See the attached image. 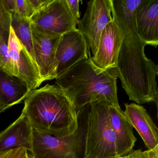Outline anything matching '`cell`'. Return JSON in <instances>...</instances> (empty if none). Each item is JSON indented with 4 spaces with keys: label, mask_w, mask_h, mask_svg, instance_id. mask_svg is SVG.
Here are the masks:
<instances>
[{
    "label": "cell",
    "mask_w": 158,
    "mask_h": 158,
    "mask_svg": "<svg viewBox=\"0 0 158 158\" xmlns=\"http://www.w3.org/2000/svg\"><path fill=\"white\" fill-rule=\"evenodd\" d=\"M118 24L124 38L115 68L117 77L130 100L139 105L154 102L158 106V66L146 56L147 45L137 35L135 23Z\"/></svg>",
    "instance_id": "obj_1"
},
{
    "label": "cell",
    "mask_w": 158,
    "mask_h": 158,
    "mask_svg": "<svg viewBox=\"0 0 158 158\" xmlns=\"http://www.w3.org/2000/svg\"><path fill=\"white\" fill-rule=\"evenodd\" d=\"M33 129L59 137L78 130V114L72 102L57 85L47 84L31 90L23 110Z\"/></svg>",
    "instance_id": "obj_2"
},
{
    "label": "cell",
    "mask_w": 158,
    "mask_h": 158,
    "mask_svg": "<svg viewBox=\"0 0 158 158\" xmlns=\"http://www.w3.org/2000/svg\"><path fill=\"white\" fill-rule=\"evenodd\" d=\"M115 69L101 70L89 59L79 62L56 77V84L77 113L92 102H106L119 108Z\"/></svg>",
    "instance_id": "obj_3"
},
{
    "label": "cell",
    "mask_w": 158,
    "mask_h": 158,
    "mask_svg": "<svg viewBox=\"0 0 158 158\" xmlns=\"http://www.w3.org/2000/svg\"><path fill=\"white\" fill-rule=\"evenodd\" d=\"M106 102L88 105L86 127L84 140V158H116V139L109 120Z\"/></svg>",
    "instance_id": "obj_4"
},
{
    "label": "cell",
    "mask_w": 158,
    "mask_h": 158,
    "mask_svg": "<svg viewBox=\"0 0 158 158\" xmlns=\"http://www.w3.org/2000/svg\"><path fill=\"white\" fill-rule=\"evenodd\" d=\"M84 140L78 130L65 137L33 130L32 158H83Z\"/></svg>",
    "instance_id": "obj_5"
},
{
    "label": "cell",
    "mask_w": 158,
    "mask_h": 158,
    "mask_svg": "<svg viewBox=\"0 0 158 158\" xmlns=\"http://www.w3.org/2000/svg\"><path fill=\"white\" fill-rule=\"evenodd\" d=\"M31 27L47 35L61 36L77 29L66 0H51L34 14L30 19Z\"/></svg>",
    "instance_id": "obj_6"
},
{
    "label": "cell",
    "mask_w": 158,
    "mask_h": 158,
    "mask_svg": "<svg viewBox=\"0 0 158 158\" xmlns=\"http://www.w3.org/2000/svg\"><path fill=\"white\" fill-rule=\"evenodd\" d=\"M113 20L111 0H92L88 3L84 17L78 21V31L86 40L93 56L98 50L101 35Z\"/></svg>",
    "instance_id": "obj_7"
},
{
    "label": "cell",
    "mask_w": 158,
    "mask_h": 158,
    "mask_svg": "<svg viewBox=\"0 0 158 158\" xmlns=\"http://www.w3.org/2000/svg\"><path fill=\"white\" fill-rule=\"evenodd\" d=\"M90 57L86 40L78 29L65 33L61 36L56 50L57 77L79 62Z\"/></svg>",
    "instance_id": "obj_8"
},
{
    "label": "cell",
    "mask_w": 158,
    "mask_h": 158,
    "mask_svg": "<svg viewBox=\"0 0 158 158\" xmlns=\"http://www.w3.org/2000/svg\"><path fill=\"white\" fill-rule=\"evenodd\" d=\"M124 38L123 32L113 18L102 33L97 52L90 57L94 65L103 71L115 69Z\"/></svg>",
    "instance_id": "obj_9"
},
{
    "label": "cell",
    "mask_w": 158,
    "mask_h": 158,
    "mask_svg": "<svg viewBox=\"0 0 158 158\" xmlns=\"http://www.w3.org/2000/svg\"><path fill=\"white\" fill-rule=\"evenodd\" d=\"M31 29L34 54L41 82L56 79L55 56L61 36L47 35L32 27Z\"/></svg>",
    "instance_id": "obj_10"
},
{
    "label": "cell",
    "mask_w": 158,
    "mask_h": 158,
    "mask_svg": "<svg viewBox=\"0 0 158 158\" xmlns=\"http://www.w3.org/2000/svg\"><path fill=\"white\" fill-rule=\"evenodd\" d=\"M9 54L18 77L24 81L30 91L42 84L39 72L11 27L9 37Z\"/></svg>",
    "instance_id": "obj_11"
},
{
    "label": "cell",
    "mask_w": 158,
    "mask_h": 158,
    "mask_svg": "<svg viewBox=\"0 0 158 158\" xmlns=\"http://www.w3.org/2000/svg\"><path fill=\"white\" fill-rule=\"evenodd\" d=\"M137 33L146 45H158V0H143L135 13Z\"/></svg>",
    "instance_id": "obj_12"
},
{
    "label": "cell",
    "mask_w": 158,
    "mask_h": 158,
    "mask_svg": "<svg viewBox=\"0 0 158 158\" xmlns=\"http://www.w3.org/2000/svg\"><path fill=\"white\" fill-rule=\"evenodd\" d=\"M124 111L127 119L137 131L148 150L158 146V128L144 107L139 104L126 103Z\"/></svg>",
    "instance_id": "obj_13"
},
{
    "label": "cell",
    "mask_w": 158,
    "mask_h": 158,
    "mask_svg": "<svg viewBox=\"0 0 158 158\" xmlns=\"http://www.w3.org/2000/svg\"><path fill=\"white\" fill-rule=\"evenodd\" d=\"M33 128L23 112L10 126L0 133V152L22 148L31 152Z\"/></svg>",
    "instance_id": "obj_14"
},
{
    "label": "cell",
    "mask_w": 158,
    "mask_h": 158,
    "mask_svg": "<svg viewBox=\"0 0 158 158\" xmlns=\"http://www.w3.org/2000/svg\"><path fill=\"white\" fill-rule=\"evenodd\" d=\"M109 120L116 139L118 157L124 156L133 151L137 139L133 129L121 107L116 108L109 104Z\"/></svg>",
    "instance_id": "obj_15"
},
{
    "label": "cell",
    "mask_w": 158,
    "mask_h": 158,
    "mask_svg": "<svg viewBox=\"0 0 158 158\" xmlns=\"http://www.w3.org/2000/svg\"><path fill=\"white\" fill-rule=\"evenodd\" d=\"M27 85L18 77L0 69V107L2 112L22 102L30 93Z\"/></svg>",
    "instance_id": "obj_16"
},
{
    "label": "cell",
    "mask_w": 158,
    "mask_h": 158,
    "mask_svg": "<svg viewBox=\"0 0 158 158\" xmlns=\"http://www.w3.org/2000/svg\"><path fill=\"white\" fill-rule=\"evenodd\" d=\"M11 27L33 63L38 69L34 54L30 19L21 17L15 14L12 15Z\"/></svg>",
    "instance_id": "obj_17"
},
{
    "label": "cell",
    "mask_w": 158,
    "mask_h": 158,
    "mask_svg": "<svg viewBox=\"0 0 158 158\" xmlns=\"http://www.w3.org/2000/svg\"><path fill=\"white\" fill-rule=\"evenodd\" d=\"M0 69L10 75L18 77L9 54L8 43L0 35Z\"/></svg>",
    "instance_id": "obj_18"
},
{
    "label": "cell",
    "mask_w": 158,
    "mask_h": 158,
    "mask_svg": "<svg viewBox=\"0 0 158 158\" xmlns=\"http://www.w3.org/2000/svg\"><path fill=\"white\" fill-rule=\"evenodd\" d=\"M11 22V15L4 9L0 2V35L8 43H9Z\"/></svg>",
    "instance_id": "obj_19"
},
{
    "label": "cell",
    "mask_w": 158,
    "mask_h": 158,
    "mask_svg": "<svg viewBox=\"0 0 158 158\" xmlns=\"http://www.w3.org/2000/svg\"><path fill=\"white\" fill-rule=\"evenodd\" d=\"M16 11L15 14L24 18L30 19L34 14V10L28 0H15Z\"/></svg>",
    "instance_id": "obj_20"
},
{
    "label": "cell",
    "mask_w": 158,
    "mask_h": 158,
    "mask_svg": "<svg viewBox=\"0 0 158 158\" xmlns=\"http://www.w3.org/2000/svg\"><path fill=\"white\" fill-rule=\"evenodd\" d=\"M27 151L22 148L10 149L0 152V158H29Z\"/></svg>",
    "instance_id": "obj_21"
},
{
    "label": "cell",
    "mask_w": 158,
    "mask_h": 158,
    "mask_svg": "<svg viewBox=\"0 0 158 158\" xmlns=\"http://www.w3.org/2000/svg\"><path fill=\"white\" fill-rule=\"evenodd\" d=\"M66 2L73 17L78 24L80 16L79 10V0H66Z\"/></svg>",
    "instance_id": "obj_22"
},
{
    "label": "cell",
    "mask_w": 158,
    "mask_h": 158,
    "mask_svg": "<svg viewBox=\"0 0 158 158\" xmlns=\"http://www.w3.org/2000/svg\"><path fill=\"white\" fill-rule=\"evenodd\" d=\"M116 158H149L148 151H142L141 150L138 149L132 151L124 156L117 157Z\"/></svg>",
    "instance_id": "obj_23"
},
{
    "label": "cell",
    "mask_w": 158,
    "mask_h": 158,
    "mask_svg": "<svg viewBox=\"0 0 158 158\" xmlns=\"http://www.w3.org/2000/svg\"><path fill=\"white\" fill-rule=\"evenodd\" d=\"M4 9L10 14H15L16 11L15 0H0Z\"/></svg>",
    "instance_id": "obj_24"
},
{
    "label": "cell",
    "mask_w": 158,
    "mask_h": 158,
    "mask_svg": "<svg viewBox=\"0 0 158 158\" xmlns=\"http://www.w3.org/2000/svg\"><path fill=\"white\" fill-rule=\"evenodd\" d=\"M35 13L48 4L51 0H28Z\"/></svg>",
    "instance_id": "obj_25"
},
{
    "label": "cell",
    "mask_w": 158,
    "mask_h": 158,
    "mask_svg": "<svg viewBox=\"0 0 158 158\" xmlns=\"http://www.w3.org/2000/svg\"><path fill=\"white\" fill-rule=\"evenodd\" d=\"M147 151L149 158H158V146L153 149Z\"/></svg>",
    "instance_id": "obj_26"
},
{
    "label": "cell",
    "mask_w": 158,
    "mask_h": 158,
    "mask_svg": "<svg viewBox=\"0 0 158 158\" xmlns=\"http://www.w3.org/2000/svg\"><path fill=\"white\" fill-rule=\"evenodd\" d=\"M2 111L1 110V107H0V113H1Z\"/></svg>",
    "instance_id": "obj_27"
}]
</instances>
